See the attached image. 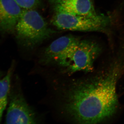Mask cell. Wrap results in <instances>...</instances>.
Returning a JSON list of instances; mask_svg holds the SVG:
<instances>
[{
    "label": "cell",
    "mask_w": 124,
    "mask_h": 124,
    "mask_svg": "<svg viewBox=\"0 0 124 124\" xmlns=\"http://www.w3.org/2000/svg\"><path fill=\"white\" fill-rule=\"evenodd\" d=\"M120 55L104 70L71 82L63 90L60 108L71 121L98 124L115 114L119 107L117 84L124 72V55Z\"/></svg>",
    "instance_id": "6da1fadb"
},
{
    "label": "cell",
    "mask_w": 124,
    "mask_h": 124,
    "mask_svg": "<svg viewBox=\"0 0 124 124\" xmlns=\"http://www.w3.org/2000/svg\"><path fill=\"white\" fill-rule=\"evenodd\" d=\"M102 47L92 40L79 39L53 60L62 72L71 75L79 71L91 72L95 60L101 53Z\"/></svg>",
    "instance_id": "7a4b0ae2"
},
{
    "label": "cell",
    "mask_w": 124,
    "mask_h": 124,
    "mask_svg": "<svg viewBox=\"0 0 124 124\" xmlns=\"http://www.w3.org/2000/svg\"><path fill=\"white\" fill-rule=\"evenodd\" d=\"M15 31L21 44L30 48L40 44L55 32L35 9H23Z\"/></svg>",
    "instance_id": "3957f363"
},
{
    "label": "cell",
    "mask_w": 124,
    "mask_h": 124,
    "mask_svg": "<svg viewBox=\"0 0 124 124\" xmlns=\"http://www.w3.org/2000/svg\"><path fill=\"white\" fill-rule=\"evenodd\" d=\"M51 23L58 29L107 33L112 23L111 15L100 13L93 17L74 14L62 10L54 11Z\"/></svg>",
    "instance_id": "277c9868"
},
{
    "label": "cell",
    "mask_w": 124,
    "mask_h": 124,
    "mask_svg": "<svg viewBox=\"0 0 124 124\" xmlns=\"http://www.w3.org/2000/svg\"><path fill=\"white\" fill-rule=\"evenodd\" d=\"M6 124H36V115L20 93H15L10 98L7 109Z\"/></svg>",
    "instance_id": "5b68a950"
},
{
    "label": "cell",
    "mask_w": 124,
    "mask_h": 124,
    "mask_svg": "<svg viewBox=\"0 0 124 124\" xmlns=\"http://www.w3.org/2000/svg\"><path fill=\"white\" fill-rule=\"evenodd\" d=\"M54 11L62 10L86 17H93L100 13L96 11L94 0H49Z\"/></svg>",
    "instance_id": "8992f818"
},
{
    "label": "cell",
    "mask_w": 124,
    "mask_h": 124,
    "mask_svg": "<svg viewBox=\"0 0 124 124\" xmlns=\"http://www.w3.org/2000/svg\"><path fill=\"white\" fill-rule=\"evenodd\" d=\"M23 10L15 0H0V31L6 33L15 31Z\"/></svg>",
    "instance_id": "52a82bcc"
},
{
    "label": "cell",
    "mask_w": 124,
    "mask_h": 124,
    "mask_svg": "<svg viewBox=\"0 0 124 124\" xmlns=\"http://www.w3.org/2000/svg\"><path fill=\"white\" fill-rule=\"evenodd\" d=\"M80 39L72 35L63 36L54 41L45 50L40 62L42 64L51 63L54 58L64 53Z\"/></svg>",
    "instance_id": "ba28073f"
},
{
    "label": "cell",
    "mask_w": 124,
    "mask_h": 124,
    "mask_svg": "<svg viewBox=\"0 0 124 124\" xmlns=\"http://www.w3.org/2000/svg\"><path fill=\"white\" fill-rule=\"evenodd\" d=\"M15 63H13L6 75L0 79V123L8 103V95L11 86V77L13 73Z\"/></svg>",
    "instance_id": "9c48e42d"
},
{
    "label": "cell",
    "mask_w": 124,
    "mask_h": 124,
    "mask_svg": "<svg viewBox=\"0 0 124 124\" xmlns=\"http://www.w3.org/2000/svg\"><path fill=\"white\" fill-rule=\"evenodd\" d=\"M23 9H35L41 3V0H15Z\"/></svg>",
    "instance_id": "30bf717a"
},
{
    "label": "cell",
    "mask_w": 124,
    "mask_h": 124,
    "mask_svg": "<svg viewBox=\"0 0 124 124\" xmlns=\"http://www.w3.org/2000/svg\"><path fill=\"white\" fill-rule=\"evenodd\" d=\"M1 76H2V75H1V73L0 72V79H1Z\"/></svg>",
    "instance_id": "8fae6325"
}]
</instances>
